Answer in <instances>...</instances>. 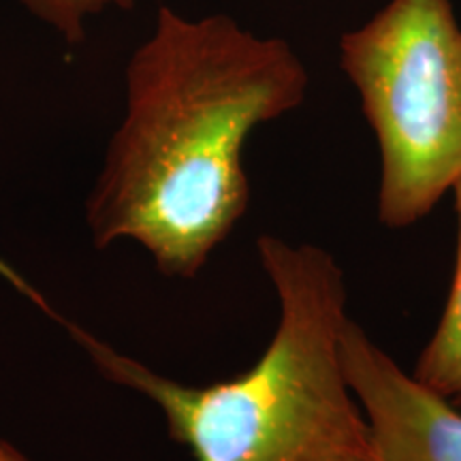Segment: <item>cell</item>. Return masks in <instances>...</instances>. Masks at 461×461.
Wrapping results in <instances>:
<instances>
[{
	"instance_id": "1",
	"label": "cell",
	"mask_w": 461,
	"mask_h": 461,
	"mask_svg": "<svg viewBox=\"0 0 461 461\" xmlns=\"http://www.w3.org/2000/svg\"><path fill=\"white\" fill-rule=\"evenodd\" d=\"M308 84L282 39L160 7L129 58L124 118L86 199L92 244L135 241L165 278H197L250 205L248 140L302 105Z\"/></svg>"
},
{
	"instance_id": "6",
	"label": "cell",
	"mask_w": 461,
	"mask_h": 461,
	"mask_svg": "<svg viewBox=\"0 0 461 461\" xmlns=\"http://www.w3.org/2000/svg\"><path fill=\"white\" fill-rule=\"evenodd\" d=\"M32 17L50 26L65 43L77 45L86 39L88 22L107 9L129 11L141 0H17Z\"/></svg>"
},
{
	"instance_id": "3",
	"label": "cell",
	"mask_w": 461,
	"mask_h": 461,
	"mask_svg": "<svg viewBox=\"0 0 461 461\" xmlns=\"http://www.w3.org/2000/svg\"><path fill=\"white\" fill-rule=\"evenodd\" d=\"M339 62L376 135V214L400 230L461 177V28L451 0H391L344 34Z\"/></svg>"
},
{
	"instance_id": "2",
	"label": "cell",
	"mask_w": 461,
	"mask_h": 461,
	"mask_svg": "<svg viewBox=\"0 0 461 461\" xmlns=\"http://www.w3.org/2000/svg\"><path fill=\"white\" fill-rule=\"evenodd\" d=\"M257 255L278 297V327L246 372L203 387L115 350L3 258L0 276L56 321L103 378L152 402L167 434L194 461H376L370 423L342 363L350 319L342 267L325 248L272 233L257 240Z\"/></svg>"
},
{
	"instance_id": "7",
	"label": "cell",
	"mask_w": 461,
	"mask_h": 461,
	"mask_svg": "<svg viewBox=\"0 0 461 461\" xmlns=\"http://www.w3.org/2000/svg\"><path fill=\"white\" fill-rule=\"evenodd\" d=\"M0 461H32V459L28 457L26 453H22L15 445H11V442L0 438Z\"/></svg>"
},
{
	"instance_id": "5",
	"label": "cell",
	"mask_w": 461,
	"mask_h": 461,
	"mask_svg": "<svg viewBox=\"0 0 461 461\" xmlns=\"http://www.w3.org/2000/svg\"><path fill=\"white\" fill-rule=\"evenodd\" d=\"M451 193L457 214L451 291L434 333L420 350L412 376L442 400L461 408V177Z\"/></svg>"
},
{
	"instance_id": "4",
	"label": "cell",
	"mask_w": 461,
	"mask_h": 461,
	"mask_svg": "<svg viewBox=\"0 0 461 461\" xmlns=\"http://www.w3.org/2000/svg\"><path fill=\"white\" fill-rule=\"evenodd\" d=\"M342 363L376 461H461V408L423 387L353 319L342 331Z\"/></svg>"
}]
</instances>
